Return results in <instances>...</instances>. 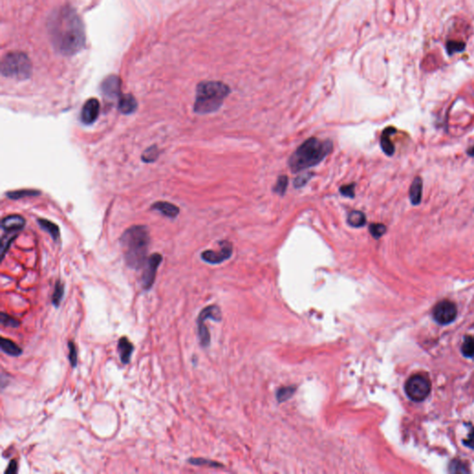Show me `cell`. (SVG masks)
<instances>
[{"mask_svg": "<svg viewBox=\"0 0 474 474\" xmlns=\"http://www.w3.org/2000/svg\"><path fill=\"white\" fill-rule=\"evenodd\" d=\"M47 28L52 45L60 54L73 56L85 47V27L73 7H62L55 11L48 20Z\"/></svg>", "mask_w": 474, "mask_h": 474, "instance_id": "6da1fadb", "label": "cell"}, {"mask_svg": "<svg viewBox=\"0 0 474 474\" xmlns=\"http://www.w3.org/2000/svg\"><path fill=\"white\" fill-rule=\"evenodd\" d=\"M331 140H320L310 137L296 148L291 155L288 165L293 173H299L321 163L333 151Z\"/></svg>", "mask_w": 474, "mask_h": 474, "instance_id": "7a4b0ae2", "label": "cell"}, {"mask_svg": "<svg viewBox=\"0 0 474 474\" xmlns=\"http://www.w3.org/2000/svg\"><path fill=\"white\" fill-rule=\"evenodd\" d=\"M149 240L148 230L143 225L132 226L122 234L120 245L129 267L138 270L146 264Z\"/></svg>", "mask_w": 474, "mask_h": 474, "instance_id": "3957f363", "label": "cell"}, {"mask_svg": "<svg viewBox=\"0 0 474 474\" xmlns=\"http://www.w3.org/2000/svg\"><path fill=\"white\" fill-rule=\"evenodd\" d=\"M230 93V87L222 82H202L196 87L194 112L197 114L213 113L221 107L224 99Z\"/></svg>", "mask_w": 474, "mask_h": 474, "instance_id": "277c9868", "label": "cell"}, {"mask_svg": "<svg viewBox=\"0 0 474 474\" xmlns=\"http://www.w3.org/2000/svg\"><path fill=\"white\" fill-rule=\"evenodd\" d=\"M32 62L22 52L7 53L1 62V74L18 80L28 79L32 74Z\"/></svg>", "mask_w": 474, "mask_h": 474, "instance_id": "5b68a950", "label": "cell"}, {"mask_svg": "<svg viewBox=\"0 0 474 474\" xmlns=\"http://www.w3.org/2000/svg\"><path fill=\"white\" fill-rule=\"evenodd\" d=\"M407 396L415 402H421L427 397L431 392V382L422 374H415L408 378L405 384Z\"/></svg>", "mask_w": 474, "mask_h": 474, "instance_id": "8992f818", "label": "cell"}, {"mask_svg": "<svg viewBox=\"0 0 474 474\" xmlns=\"http://www.w3.org/2000/svg\"><path fill=\"white\" fill-rule=\"evenodd\" d=\"M207 319H211L215 321H220L221 313L220 307L216 305H211L203 308L197 317V334L199 338V343L203 347H207L210 344V334L208 332L205 321Z\"/></svg>", "mask_w": 474, "mask_h": 474, "instance_id": "52a82bcc", "label": "cell"}, {"mask_svg": "<svg viewBox=\"0 0 474 474\" xmlns=\"http://www.w3.org/2000/svg\"><path fill=\"white\" fill-rule=\"evenodd\" d=\"M162 257L161 254L155 253L147 259L146 264L144 265V272L142 275V286L144 290L148 291L153 286L155 279L157 276L158 269L161 265Z\"/></svg>", "mask_w": 474, "mask_h": 474, "instance_id": "ba28073f", "label": "cell"}, {"mask_svg": "<svg viewBox=\"0 0 474 474\" xmlns=\"http://www.w3.org/2000/svg\"><path fill=\"white\" fill-rule=\"evenodd\" d=\"M458 314V309L453 302L443 300L439 302L434 308V319L439 324H448L454 321Z\"/></svg>", "mask_w": 474, "mask_h": 474, "instance_id": "9c48e42d", "label": "cell"}, {"mask_svg": "<svg viewBox=\"0 0 474 474\" xmlns=\"http://www.w3.org/2000/svg\"><path fill=\"white\" fill-rule=\"evenodd\" d=\"M220 250H206L201 254V259L209 264H220L227 261L233 254V246L228 241L220 242Z\"/></svg>", "mask_w": 474, "mask_h": 474, "instance_id": "30bf717a", "label": "cell"}, {"mask_svg": "<svg viewBox=\"0 0 474 474\" xmlns=\"http://www.w3.org/2000/svg\"><path fill=\"white\" fill-rule=\"evenodd\" d=\"M100 112V103L96 98H90L85 103L81 111V120L89 125L97 120Z\"/></svg>", "mask_w": 474, "mask_h": 474, "instance_id": "8fae6325", "label": "cell"}, {"mask_svg": "<svg viewBox=\"0 0 474 474\" xmlns=\"http://www.w3.org/2000/svg\"><path fill=\"white\" fill-rule=\"evenodd\" d=\"M102 94L109 99L120 98L121 95L120 92V79L116 75H110L102 82L101 85Z\"/></svg>", "mask_w": 474, "mask_h": 474, "instance_id": "7c38bea8", "label": "cell"}, {"mask_svg": "<svg viewBox=\"0 0 474 474\" xmlns=\"http://www.w3.org/2000/svg\"><path fill=\"white\" fill-rule=\"evenodd\" d=\"M25 225V220L19 215H9L2 220L1 227L5 234H17Z\"/></svg>", "mask_w": 474, "mask_h": 474, "instance_id": "4fadbf2b", "label": "cell"}, {"mask_svg": "<svg viewBox=\"0 0 474 474\" xmlns=\"http://www.w3.org/2000/svg\"><path fill=\"white\" fill-rule=\"evenodd\" d=\"M134 350V344L129 340L128 337L126 336L120 337L118 341V352L120 354V361L123 364L130 363Z\"/></svg>", "mask_w": 474, "mask_h": 474, "instance_id": "5bb4252c", "label": "cell"}, {"mask_svg": "<svg viewBox=\"0 0 474 474\" xmlns=\"http://www.w3.org/2000/svg\"><path fill=\"white\" fill-rule=\"evenodd\" d=\"M118 100H119L118 108L120 112L122 114L129 115V114L134 113L138 106L135 97L131 94L121 95Z\"/></svg>", "mask_w": 474, "mask_h": 474, "instance_id": "9a60e30c", "label": "cell"}, {"mask_svg": "<svg viewBox=\"0 0 474 474\" xmlns=\"http://www.w3.org/2000/svg\"><path fill=\"white\" fill-rule=\"evenodd\" d=\"M152 208L171 219L176 218L179 214V207L167 201H158L152 205Z\"/></svg>", "mask_w": 474, "mask_h": 474, "instance_id": "2e32d148", "label": "cell"}, {"mask_svg": "<svg viewBox=\"0 0 474 474\" xmlns=\"http://www.w3.org/2000/svg\"><path fill=\"white\" fill-rule=\"evenodd\" d=\"M395 133V129L393 127H388L383 130L381 136V147L382 151L387 156H393L394 153V146L393 142L390 139L391 135Z\"/></svg>", "mask_w": 474, "mask_h": 474, "instance_id": "e0dca14e", "label": "cell"}, {"mask_svg": "<svg viewBox=\"0 0 474 474\" xmlns=\"http://www.w3.org/2000/svg\"><path fill=\"white\" fill-rule=\"evenodd\" d=\"M422 196V180L421 177H416L409 189V199L412 205L417 206L421 202Z\"/></svg>", "mask_w": 474, "mask_h": 474, "instance_id": "ac0fdd59", "label": "cell"}, {"mask_svg": "<svg viewBox=\"0 0 474 474\" xmlns=\"http://www.w3.org/2000/svg\"><path fill=\"white\" fill-rule=\"evenodd\" d=\"M0 346H1V350L8 356L19 357L22 354V349L15 342L10 339L1 337Z\"/></svg>", "mask_w": 474, "mask_h": 474, "instance_id": "d6986e66", "label": "cell"}, {"mask_svg": "<svg viewBox=\"0 0 474 474\" xmlns=\"http://www.w3.org/2000/svg\"><path fill=\"white\" fill-rule=\"evenodd\" d=\"M347 221L351 227H363L366 224V216L362 211L353 210L348 214Z\"/></svg>", "mask_w": 474, "mask_h": 474, "instance_id": "ffe728a7", "label": "cell"}, {"mask_svg": "<svg viewBox=\"0 0 474 474\" xmlns=\"http://www.w3.org/2000/svg\"><path fill=\"white\" fill-rule=\"evenodd\" d=\"M38 223H39L40 227L42 228L45 232H47V234H49V235L53 238L54 240L57 241L59 239V237H60V229H59L57 224H55L52 221L47 220V219H39V220H38Z\"/></svg>", "mask_w": 474, "mask_h": 474, "instance_id": "44dd1931", "label": "cell"}, {"mask_svg": "<svg viewBox=\"0 0 474 474\" xmlns=\"http://www.w3.org/2000/svg\"><path fill=\"white\" fill-rule=\"evenodd\" d=\"M64 294H65L64 284L61 283V281H57V283L55 284V287H54L52 297H51V302H52V305L54 307H60V303L64 297Z\"/></svg>", "mask_w": 474, "mask_h": 474, "instance_id": "7402d4cb", "label": "cell"}, {"mask_svg": "<svg viewBox=\"0 0 474 474\" xmlns=\"http://www.w3.org/2000/svg\"><path fill=\"white\" fill-rule=\"evenodd\" d=\"M461 352L465 357L474 359V335L465 337L461 347Z\"/></svg>", "mask_w": 474, "mask_h": 474, "instance_id": "603a6c76", "label": "cell"}, {"mask_svg": "<svg viewBox=\"0 0 474 474\" xmlns=\"http://www.w3.org/2000/svg\"><path fill=\"white\" fill-rule=\"evenodd\" d=\"M40 194V192L36 190H28V189H22V190H17V191H10L7 193V197L11 199H20L23 197H28V196H35Z\"/></svg>", "mask_w": 474, "mask_h": 474, "instance_id": "cb8c5ba5", "label": "cell"}, {"mask_svg": "<svg viewBox=\"0 0 474 474\" xmlns=\"http://www.w3.org/2000/svg\"><path fill=\"white\" fill-rule=\"evenodd\" d=\"M159 156H160L159 148L156 146H152V147H148L144 151V153H143L141 158H142V161L144 162L151 163V162L157 161Z\"/></svg>", "mask_w": 474, "mask_h": 474, "instance_id": "d4e9b609", "label": "cell"}, {"mask_svg": "<svg viewBox=\"0 0 474 474\" xmlns=\"http://www.w3.org/2000/svg\"><path fill=\"white\" fill-rule=\"evenodd\" d=\"M68 348H69L68 359L71 363V366L74 369L77 367V363H78V351L74 341L68 342Z\"/></svg>", "mask_w": 474, "mask_h": 474, "instance_id": "484cf974", "label": "cell"}, {"mask_svg": "<svg viewBox=\"0 0 474 474\" xmlns=\"http://www.w3.org/2000/svg\"><path fill=\"white\" fill-rule=\"evenodd\" d=\"M0 322L5 327L18 328L20 325V321L19 320L5 312H1L0 314Z\"/></svg>", "mask_w": 474, "mask_h": 474, "instance_id": "4316f807", "label": "cell"}, {"mask_svg": "<svg viewBox=\"0 0 474 474\" xmlns=\"http://www.w3.org/2000/svg\"><path fill=\"white\" fill-rule=\"evenodd\" d=\"M288 187V177L286 175H281L274 186V191L276 194H280L281 196L284 195L286 193Z\"/></svg>", "mask_w": 474, "mask_h": 474, "instance_id": "83f0119b", "label": "cell"}, {"mask_svg": "<svg viewBox=\"0 0 474 474\" xmlns=\"http://www.w3.org/2000/svg\"><path fill=\"white\" fill-rule=\"evenodd\" d=\"M369 231L374 238L379 239L386 233V227L381 223H372L369 227Z\"/></svg>", "mask_w": 474, "mask_h": 474, "instance_id": "f1b7e54d", "label": "cell"}, {"mask_svg": "<svg viewBox=\"0 0 474 474\" xmlns=\"http://www.w3.org/2000/svg\"><path fill=\"white\" fill-rule=\"evenodd\" d=\"M295 388L293 386L281 388L277 392V400L279 402H284L289 399L294 394Z\"/></svg>", "mask_w": 474, "mask_h": 474, "instance_id": "f546056e", "label": "cell"}, {"mask_svg": "<svg viewBox=\"0 0 474 474\" xmlns=\"http://www.w3.org/2000/svg\"><path fill=\"white\" fill-rule=\"evenodd\" d=\"M188 462L192 465H195V466H202V465H208L210 467L213 468H219V466H220V463L218 462H215V461H207V460H205V459H189L188 460Z\"/></svg>", "mask_w": 474, "mask_h": 474, "instance_id": "4dcf8cb0", "label": "cell"}, {"mask_svg": "<svg viewBox=\"0 0 474 474\" xmlns=\"http://www.w3.org/2000/svg\"><path fill=\"white\" fill-rule=\"evenodd\" d=\"M464 48H465V45H464V43H461V42L452 41V42H448V45H447V49H448V52L449 54L461 52V51L464 50Z\"/></svg>", "mask_w": 474, "mask_h": 474, "instance_id": "1f68e13d", "label": "cell"}, {"mask_svg": "<svg viewBox=\"0 0 474 474\" xmlns=\"http://www.w3.org/2000/svg\"><path fill=\"white\" fill-rule=\"evenodd\" d=\"M313 174H305L297 176L294 179V187L299 188V187H304L307 184L308 181L310 180L313 177Z\"/></svg>", "mask_w": 474, "mask_h": 474, "instance_id": "d6a6232c", "label": "cell"}, {"mask_svg": "<svg viewBox=\"0 0 474 474\" xmlns=\"http://www.w3.org/2000/svg\"><path fill=\"white\" fill-rule=\"evenodd\" d=\"M355 187H356V184H349L347 186H343L340 188V193L342 195L346 197L353 198L355 196Z\"/></svg>", "mask_w": 474, "mask_h": 474, "instance_id": "836d02e7", "label": "cell"}, {"mask_svg": "<svg viewBox=\"0 0 474 474\" xmlns=\"http://www.w3.org/2000/svg\"><path fill=\"white\" fill-rule=\"evenodd\" d=\"M17 472H18V462L15 460H12L9 462L7 470L5 471V474H17Z\"/></svg>", "mask_w": 474, "mask_h": 474, "instance_id": "e575fe53", "label": "cell"}, {"mask_svg": "<svg viewBox=\"0 0 474 474\" xmlns=\"http://www.w3.org/2000/svg\"><path fill=\"white\" fill-rule=\"evenodd\" d=\"M464 445L469 448H474V429L468 435L467 439L464 440Z\"/></svg>", "mask_w": 474, "mask_h": 474, "instance_id": "d590c367", "label": "cell"}, {"mask_svg": "<svg viewBox=\"0 0 474 474\" xmlns=\"http://www.w3.org/2000/svg\"><path fill=\"white\" fill-rule=\"evenodd\" d=\"M467 153L469 154L471 157H474V147H471V148L468 150Z\"/></svg>", "mask_w": 474, "mask_h": 474, "instance_id": "8d00e7d4", "label": "cell"}]
</instances>
